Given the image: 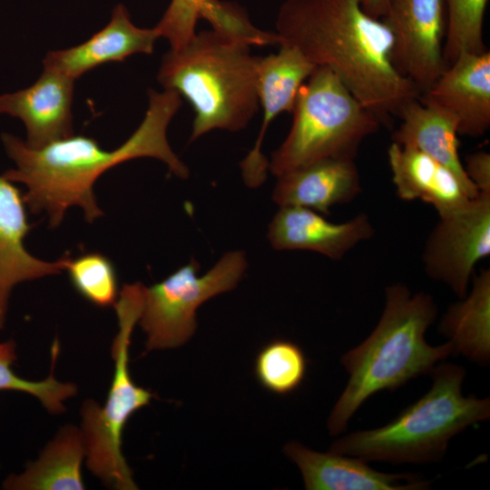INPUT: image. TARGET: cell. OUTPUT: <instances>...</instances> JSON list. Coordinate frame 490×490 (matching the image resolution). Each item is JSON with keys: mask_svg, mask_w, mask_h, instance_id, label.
Returning <instances> with one entry per match:
<instances>
[{"mask_svg": "<svg viewBox=\"0 0 490 490\" xmlns=\"http://www.w3.org/2000/svg\"><path fill=\"white\" fill-rule=\"evenodd\" d=\"M381 20L393 36L395 68L422 94L446 68V0H387Z\"/></svg>", "mask_w": 490, "mask_h": 490, "instance_id": "30bf717a", "label": "cell"}, {"mask_svg": "<svg viewBox=\"0 0 490 490\" xmlns=\"http://www.w3.org/2000/svg\"><path fill=\"white\" fill-rule=\"evenodd\" d=\"M489 254L490 192H479L462 209L440 217L422 259L426 274L462 299L475 265Z\"/></svg>", "mask_w": 490, "mask_h": 490, "instance_id": "9c48e42d", "label": "cell"}, {"mask_svg": "<svg viewBox=\"0 0 490 490\" xmlns=\"http://www.w3.org/2000/svg\"><path fill=\"white\" fill-rule=\"evenodd\" d=\"M159 37L155 27L136 26L126 7L118 4L103 29L81 44L49 52L43 61L44 68L54 70L75 81L103 64L123 62L139 53L152 54Z\"/></svg>", "mask_w": 490, "mask_h": 490, "instance_id": "e0dca14e", "label": "cell"}, {"mask_svg": "<svg viewBox=\"0 0 490 490\" xmlns=\"http://www.w3.org/2000/svg\"><path fill=\"white\" fill-rule=\"evenodd\" d=\"M200 18L207 19L212 29L242 40L249 44H279L276 33L256 28L245 12L237 5L220 0H204L200 9Z\"/></svg>", "mask_w": 490, "mask_h": 490, "instance_id": "4316f807", "label": "cell"}, {"mask_svg": "<svg viewBox=\"0 0 490 490\" xmlns=\"http://www.w3.org/2000/svg\"><path fill=\"white\" fill-rule=\"evenodd\" d=\"M144 289L135 282L123 284L119 291L114 305L119 328L112 345L114 370L106 401L102 407L87 399L81 409L86 466L105 486L117 490L138 488L122 455V431L132 415L155 397L134 383L129 369L131 338L142 313Z\"/></svg>", "mask_w": 490, "mask_h": 490, "instance_id": "52a82bcc", "label": "cell"}, {"mask_svg": "<svg viewBox=\"0 0 490 490\" xmlns=\"http://www.w3.org/2000/svg\"><path fill=\"white\" fill-rule=\"evenodd\" d=\"M431 387L382 426L354 431L329 450L368 462L421 465L442 459L452 438L490 417L489 397L464 396L466 369L438 363L430 372Z\"/></svg>", "mask_w": 490, "mask_h": 490, "instance_id": "5b68a950", "label": "cell"}, {"mask_svg": "<svg viewBox=\"0 0 490 490\" xmlns=\"http://www.w3.org/2000/svg\"><path fill=\"white\" fill-rule=\"evenodd\" d=\"M440 333L456 355L486 366L490 361V270L473 276L470 293L451 304L441 318Z\"/></svg>", "mask_w": 490, "mask_h": 490, "instance_id": "7402d4cb", "label": "cell"}, {"mask_svg": "<svg viewBox=\"0 0 490 490\" xmlns=\"http://www.w3.org/2000/svg\"><path fill=\"white\" fill-rule=\"evenodd\" d=\"M277 54L260 57L258 68L259 103L262 124L254 147L240 162L242 178L250 188L260 186L267 177L269 162L261 145L270 123L284 112L291 113L300 86L316 66L299 51L280 44Z\"/></svg>", "mask_w": 490, "mask_h": 490, "instance_id": "8fae6325", "label": "cell"}, {"mask_svg": "<svg viewBox=\"0 0 490 490\" xmlns=\"http://www.w3.org/2000/svg\"><path fill=\"white\" fill-rule=\"evenodd\" d=\"M277 177L272 199L279 207H305L328 214L332 206L348 203L361 191L355 159L325 158Z\"/></svg>", "mask_w": 490, "mask_h": 490, "instance_id": "ac0fdd59", "label": "cell"}, {"mask_svg": "<svg viewBox=\"0 0 490 490\" xmlns=\"http://www.w3.org/2000/svg\"><path fill=\"white\" fill-rule=\"evenodd\" d=\"M85 449L81 429L68 425L50 441L25 471L10 475L3 483L10 490H82L81 473Z\"/></svg>", "mask_w": 490, "mask_h": 490, "instance_id": "44dd1931", "label": "cell"}, {"mask_svg": "<svg viewBox=\"0 0 490 490\" xmlns=\"http://www.w3.org/2000/svg\"><path fill=\"white\" fill-rule=\"evenodd\" d=\"M149 105L135 132L118 148L103 149L85 135H70L34 149L22 139L2 134L7 155L16 168L2 175L10 181L25 185V203L32 213L45 212L49 225L61 224L66 211L80 207L92 223L103 212L93 192L94 182L109 169L129 160L152 157L165 162L179 178L189 177L188 167L172 152L167 140L168 125L182 104L173 90L148 91Z\"/></svg>", "mask_w": 490, "mask_h": 490, "instance_id": "6da1fadb", "label": "cell"}, {"mask_svg": "<svg viewBox=\"0 0 490 490\" xmlns=\"http://www.w3.org/2000/svg\"><path fill=\"white\" fill-rule=\"evenodd\" d=\"M488 0H446L447 23L443 55L447 65L465 53L486 50L483 37Z\"/></svg>", "mask_w": 490, "mask_h": 490, "instance_id": "d4e9b609", "label": "cell"}, {"mask_svg": "<svg viewBox=\"0 0 490 490\" xmlns=\"http://www.w3.org/2000/svg\"><path fill=\"white\" fill-rule=\"evenodd\" d=\"M291 113L290 130L269 163L276 176L325 158L355 159L381 124L326 67H316L300 86Z\"/></svg>", "mask_w": 490, "mask_h": 490, "instance_id": "8992f818", "label": "cell"}, {"mask_svg": "<svg viewBox=\"0 0 490 490\" xmlns=\"http://www.w3.org/2000/svg\"><path fill=\"white\" fill-rule=\"evenodd\" d=\"M204 0H172L155 25L160 37H165L171 49L183 47L195 34L200 9Z\"/></svg>", "mask_w": 490, "mask_h": 490, "instance_id": "83f0119b", "label": "cell"}, {"mask_svg": "<svg viewBox=\"0 0 490 490\" xmlns=\"http://www.w3.org/2000/svg\"><path fill=\"white\" fill-rule=\"evenodd\" d=\"M74 80L48 68L31 86L0 95V113L17 117L26 128L27 146L37 149L74 134Z\"/></svg>", "mask_w": 490, "mask_h": 490, "instance_id": "9a60e30c", "label": "cell"}, {"mask_svg": "<svg viewBox=\"0 0 490 490\" xmlns=\"http://www.w3.org/2000/svg\"><path fill=\"white\" fill-rule=\"evenodd\" d=\"M254 372L264 388L278 395H287L295 391L303 382L307 359L296 343L275 339L259 351Z\"/></svg>", "mask_w": 490, "mask_h": 490, "instance_id": "cb8c5ba5", "label": "cell"}, {"mask_svg": "<svg viewBox=\"0 0 490 490\" xmlns=\"http://www.w3.org/2000/svg\"><path fill=\"white\" fill-rule=\"evenodd\" d=\"M279 45L332 71L381 124L420 93L392 60L393 36L360 0H285L275 21Z\"/></svg>", "mask_w": 490, "mask_h": 490, "instance_id": "7a4b0ae2", "label": "cell"}, {"mask_svg": "<svg viewBox=\"0 0 490 490\" xmlns=\"http://www.w3.org/2000/svg\"><path fill=\"white\" fill-rule=\"evenodd\" d=\"M15 348L14 340L0 342V390L20 391L34 396L50 414L64 412V402L77 394V386L74 383L60 382L54 377V366L59 352L58 340L53 342L51 349L50 374L40 381L24 379L14 372L11 367L17 358Z\"/></svg>", "mask_w": 490, "mask_h": 490, "instance_id": "603a6c76", "label": "cell"}, {"mask_svg": "<svg viewBox=\"0 0 490 490\" xmlns=\"http://www.w3.org/2000/svg\"><path fill=\"white\" fill-rule=\"evenodd\" d=\"M453 114L458 133L483 136L490 127V52L465 53L420 94Z\"/></svg>", "mask_w": 490, "mask_h": 490, "instance_id": "5bb4252c", "label": "cell"}, {"mask_svg": "<svg viewBox=\"0 0 490 490\" xmlns=\"http://www.w3.org/2000/svg\"><path fill=\"white\" fill-rule=\"evenodd\" d=\"M33 228L21 191L0 176V329L5 324L8 302L15 286L65 270L70 255L55 261L33 256L24 239Z\"/></svg>", "mask_w": 490, "mask_h": 490, "instance_id": "4fadbf2b", "label": "cell"}, {"mask_svg": "<svg viewBox=\"0 0 490 490\" xmlns=\"http://www.w3.org/2000/svg\"><path fill=\"white\" fill-rule=\"evenodd\" d=\"M387 155L398 197L431 204L439 217L462 209L478 195L453 171L420 151L392 142Z\"/></svg>", "mask_w": 490, "mask_h": 490, "instance_id": "d6986e66", "label": "cell"}, {"mask_svg": "<svg viewBox=\"0 0 490 490\" xmlns=\"http://www.w3.org/2000/svg\"><path fill=\"white\" fill-rule=\"evenodd\" d=\"M364 11L374 18L381 19L387 11V0H360Z\"/></svg>", "mask_w": 490, "mask_h": 490, "instance_id": "f546056e", "label": "cell"}, {"mask_svg": "<svg viewBox=\"0 0 490 490\" xmlns=\"http://www.w3.org/2000/svg\"><path fill=\"white\" fill-rule=\"evenodd\" d=\"M250 46L217 30H203L163 55L157 80L191 103V142L216 129L240 131L257 113L260 57L252 55Z\"/></svg>", "mask_w": 490, "mask_h": 490, "instance_id": "277c9868", "label": "cell"}, {"mask_svg": "<svg viewBox=\"0 0 490 490\" xmlns=\"http://www.w3.org/2000/svg\"><path fill=\"white\" fill-rule=\"evenodd\" d=\"M437 307L424 292L404 284L386 289L382 315L368 337L341 357L348 380L328 418L331 436L344 432L359 407L383 390L395 391L456 355L453 345L432 346L425 338Z\"/></svg>", "mask_w": 490, "mask_h": 490, "instance_id": "3957f363", "label": "cell"}, {"mask_svg": "<svg viewBox=\"0 0 490 490\" xmlns=\"http://www.w3.org/2000/svg\"><path fill=\"white\" fill-rule=\"evenodd\" d=\"M465 172L478 192H490V154L478 151L466 156Z\"/></svg>", "mask_w": 490, "mask_h": 490, "instance_id": "f1b7e54d", "label": "cell"}, {"mask_svg": "<svg viewBox=\"0 0 490 490\" xmlns=\"http://www.w3.org/2000/svg\"><path fill=\"white\" fill-rule=\"evenodd\" d=\"M241 250L225 253L202 276L195 259L163 280L144 289L139 324L146 334L145 353L185 344L197 328L196 311L208 299L233 289L247 270Z\"/></svg>", "mask_w": 490, "mask_h": 490, "instance_id": "ba28073f", "label": "cell"}, {"mask_svg": "<svg viewBox=\"0 0 490 490\" xmlns=\"http://www.w3.org/2000/svg\"><path fill=\"white\" fill-rule=\"evenodd\" d=\"M375 229L368 215L334 223L305 207H280L268 229V239L275 250H305L341 260L359 242L369 240Z\"/></svg>", "mask_w": 490, "mask_h": 490, "instance_id": "2e32d148", "label": "cell"}, {"mask_svg": "<svg viewBox=\"0 0 490 490\" xmlns=\"http://www.w3.org/2000/svg\"><path fill=\"white\" fill-rule=\"evenodd\" d=\"M397 117L401 122L393 132L392 142L427 154L479 193L468 179L460 159L458 122L453 114L419 95L405 104Z\"/></svg>", "mask_w": 490, "mask_h": 490, "instance_id": "ffe728a7", "label": "cell"}, {"mask_svg": "<svg viewBox=\"0 0 490 490\" xmlns=\"http://www.w3.org/2000/svg\"><path fill=\"white\" fill-rule=\"evenodd\" d=\"M284 453L299 469L307 490H425L431 481L413 473H385L357 456L322 453L289 442Z\"/></svg>", "mask_w": 490, "mask_h": 490, "instance_id": "7c38bea8", "label": "cell"}, {"mask_svg": "<svg viewBox=\"0 0 490 490\" xmlns=\"http://www.w3.org/2000/svg\"><path fill=\"white\" fill-rule=\"evenodd\" d=\"M65 270L74 289L100 308L114 306L119 295L118 278L113 261L100 252L69 257Z\"/></svg>", "mask_w": 490, "mask_h": 490, "instance_id": "484cf974", "label": "cell"}]
</instances>
